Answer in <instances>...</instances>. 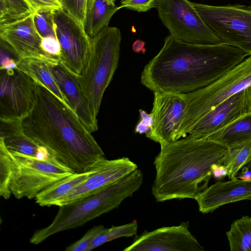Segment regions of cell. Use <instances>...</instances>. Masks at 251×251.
I'll return each instance as SVG.
<instances>
[{
	"mask_svg": "<svg viewBox=\"0 0 251 251\" xmlns=\"http://www.w3.org/2000/svg\"><path fill=\"white\" fill-rule=\"evenodd\" d=\"M0 139L10 151L46 158L52 155L24 132L20 120L0 119Z\"/></svg>",
	"mask_w": 251,
	"mask_h": 251,
	"instance_id": "d6986e66",
	"label": "cell"
},
{
	"mask_svg": "<svg viewBox=\"0 0 251 251\" xmlns=\"http://www.w3.org/2000/svg\"><path fill=\"white\" fill-rule=\"evenodd\" d=\"M51 73L68 104L88 131L98 129V120L80 87L76 76L60 62L50 64Z\"/></svg>",
	"mask_w": 251,
	"mask_h": 251,
	"instance_id": "e0dca14e",
	"label": "cell"
},
{
	"mask_svg": "<svg viewBox=\"0 0 251 251\" xmlns=\"http://www.w3.org/2000/svg\"><path fill=\"white\" fill-rule=\"evenodd\" d=\"M108 0H95L90 10L86 14L83 26L87 35L93 37L108 25L112 16L120 9Z\"/></svg>",
	"mask_w": 251,
	"mask_h": 251,
	"instance_id": "603a6c76",
	"label": "cell"
},
{
	"mask_svg": "<svg viewBox=\"0 0 251 251\" xmlns=\"http://www.w3.org/2000/svg\"><path fill=\"white\" fill-rule=\"evenodd\" d=\"M93 168L85 172L75 173L50 186L37 195L35 198L36 202L41 206L54 205L58 200L84 181L91 174Z\"/></svg>",
	"mask_w": 251,
	"mask_h": 251,
	"instance_id": "7402d4cb",
	"label": "cell"
},
{
	"mask_svg": "<svg viewBox=\"0 0 251 251\" xmlns=\"http://www.w3.org/2000/svg\"><path fill=\"white\" fill-rule=\"evenodd\" d=\"M21 122L28 136L75 173L90 170L105 157L75 112L36 82L33 108Z\"/></svg>",
	"mask_w": 251,
	"mask_h": 251,
	"instance_id": "7a4b0ae2",
	"label": "cell"
},
{
	"mask_svg": "<svg viewBox=\"0 0 251 251\" xmlns=\"http://www.w3.org/2000/svg\"><path fill=\"white\" fill-rule=\"evenodd\" d=\"M250 111L251 96L249 86L210 110L196 122L187 136L193 138H202Z\"/></svg>",
	"mask_w": 251,
	"mask_h": 251,
	"instance_id": "9a60e30c",
	"label": "cell"
},
{
	"mask_svg": "<svg viewBox=\"0 0 251 251\" xmlns=\"http://www.w3.org/2000/svg\"><path fill=\"white\" fill-rule=\"evenodd\" d=\"M12 175V163L9 150L0 139V196L8 199L12 195L10 184Z\"/></svg>",
	"mask_w": 251,
	"mask_h": 251,
	"instance_id": "83f0119b",
	"label": "cell"
},
{
	"mask_svg": "<svg viewBox=\"0 0 251 251\" xmlns=\"http://www.w3.org/2000/svg\"><path fill=\"white\" fill-rule=\"evenodd\" d=\"M244 167H245L246 168H247L251 171V158H250L249 162Z\"/></svg>",
	"mask_w": 251,
	"mask_h": 251,
	"instance_id": "ab89813d",
	"label": "cell"
},
{
	"mask_svg": "<svg viewBox=\"0 0 251 251\" xmlns=\"http://www.w3.org/2000/svg\"><path fill=\"white\" fill-rule=\"evenodd\" d=\"M105 228L103 225L93 227L88 230L80 239L67 247L65 250L66 251H88L93 240L102 232Z\"/></svg>",
	"mask_w": 251,
	"mask_h": 251,
	"instance_id": "f546056e",
	"label": "cell"
},
{
	"mask_svg": "<svg viewBox=\"0 0 251 251\" xmlns=\"http://www.w3.org/2000/svg\"><path fill=\"white\" fill-rule=\"evenodd\" d=\"M0 119L20 120L32 109L35 82L17 68L0 69Z\"/></svg>",
	"mask_w": 251,
	"mask_h": 251,
	"instance_id": "8fae6325",
	"label": "cell"
},
{
	"mask_svg": "<svg viewBox=\"0 0 251 251\" xmlns=\"http://www.w3.org/2000/svg\"><path fill=\"white\" fill-rule=\"evenodd\" d=\"M151 113L154 125L147 137L160 146L176 140L183 118L186 101L184 93L155 92Z\"/></svg>",
	"mask_w": 251,
	"mask_h": 251,
	"instance_id": "7c38bea8",
	"label": "cell"
},
{
	"mask_svg": "<svg viewBox=\"0 0 251 251\" xmlns=\"http://www.w3.org/2000/svg\"><path fill=\"white\" fill-rule=\"evenodd\" d=\"M35 12L42 9H56L62 8L59 0H26Z\"/></svg>",
	"mask_w": 251,
	"mask_h": 251,
	"instance_id": "836d02e7",
	"label": "cell"
},
{
	"mask_svg": "<svg viewBox=\"0 0 251 251\" xmlns=\"http://www.w3.org/2000/svg\"><path fill=\"white\" fill-rule=\"evenodd\" d=\"M225 147L228 150L251 143V111L222 128L202 138Z\"/></svg>",
	"mask_w": 251,
	"mask_h": 251,
	"instance_id": "ffe728a7",
	"label": "cell"
},
{
	"mask_svg": "<svg viewBox=\"0 0 251 251\" xmlns=\"http://www.w3.org/2000/svg\"><path fill=\"white\" fill-rule=\"evenodd\" d=\"M140 121L144 124L153 127L154 119L151 113H148L143 109H139Z\"/></svg>",
	"mask_w": 251,
	"mask_h": 251,
	"instance_id": "e575fe53",
	"label": "cell"
},
{
	"mask_svg": "<svg viewBox=\"0 0 251 251\" xmlns=\"http://www.w3.org/2000/svg\"><path fill=\"white\" fill-rule=\"evenodd\" d=\"M192 3L222 42L235 46L251 56V5L215 6Z\"/></svg>",
	"mask_w": 251,
	"mask_h": 251,
	"instance_id": "ba28073f",
	"label": "cell"
},
{
	"mask_svg": "<svg viewBox=\"0 0 251 251\" xmlns=\"http://www.w3.org/2000/svg\"><path fill=\"white\" fill-rule=\"evenodd\" d=\"M62 8L83 25L87 9V0H59Z\"/></svg>",
	"mask_w": 251,
	"mask_h": 251,
	"instance_id": "4dcf8cb0",
	"label": "cell"
},
{
	"mask_svg": "<svg viewBox=\"0 0 251 251\" xmlns=\"http://www.w3.org/2000/svg\"><path fill=\"white\" fill-rule=\"evenodd\" d=\"M87 62L77 81L95 116L99 112L104 93L116 71L119 59L121 34L108 25L90 38Z\"/></svg>",
	"mask_w": 251,
	"mask_h": 251,
	"instance_id": "5b68a950",
	"label": "cell"
},
{
	"mask_svg": "<svg viewBox=\"0 0 251 251\" xmlns=\"http://www.w3.org/2000/svg\"><path fill=\"white\" fill-rule=\"evenodd\" d=\"M251 85V56L210 84L184 93L186 106L176 140L186 137L193 126L210 110Z\"/></svg>",
	"mask_w": 251,
	"mask_h": 251,
	"instance_id": "8992f818",
	"label": "cell"
},
{
	"mask_svg": "<svg viewBox=\"0 0 251 251\" xmlns=\"http://www.w3.org/2000/svg\"><path fill=\"white\" fill-rule=\"evenodd\" d=\"M188 222L145 231L136 236L124 251H203L189 229Z\"/></svg>",
	"mask_w": 251,
	"mask_h": 251,
	"instance_id": "5bb4252c",
	"label": "cell"
},
{
	"mask_svg": "<svg viewBox=\"0 0 251 251\" xmlns=\"http://www.w3.org/2000/svg\"><path fill=\"white\" fill-rule=\"evenodd\" d=\"M250 89V92H251V85L249 86Z\"/></svg>",
	"mask_w": 251,
	"mask_h": 251,
	"instance_id": "b9f144b4",
	"label": "cell"
},
{
	"mask_svg": "<svg viewBox=\"0 0 251 251\" xmlns=\"http://www.w3.org/2000/svg\"><path fill=\"white\" fill-rule=\"evenodd\" d=\"M56 37L61 47L60 62L76 76L80 75L91 50L83 25L61 8L53 10Z\"/></svg>",
	"mask_w": 251,
	"mask_h": 251,
	"instance_id": "30bf717a",
	"label": "cell"
},
{
	"mask_svg": "<svg viewBox=\"0 0 251 251\" xmlns=\"http://www.w3.org/2000/svg\"><path fill=\"white\" fill-rule=\"evenodd\" d=\"M247 200H251V180H243L236 177L208 186L195 200L200 212L207 214L222 205Z\"/></svg>",
	"mask_w": 251,
	"mask_h": 251,
	"instance_id": "ac0fdd59",
	"label": "cell"
},
{
	"mask_svg": "<svg viewBox=\"0 0 251 251\" xmlns=\"http://www.w3.org/2000/svg\"><path fill=\"white\" fill-rule=\"evenodd\" d=\"M9 151L12 163L10 188L18 199L35 198L46 188L75 173L52 155L39 158Z\"/></svg>",
	"mask_w": 251,
	"mask_h": 251,
	"instance_id": "52a82bcc",
	"label": "cell"
},
{
	"mask_svg": "<svg viewBox=\"0 0 251 251\" xmlns=\"http://www.w3.org/2000/svg\"><path fill=\"white\" fill-rule=\"evenodd\" d=\"M230 251H251V217L234 221L226 233Z\"/></svg>",
	"mask_w": 251,
	"mask_h": 251,
	"instance_id": "cb8c5ba5",
	"label": "cell"
},
{
	"mask_svg": "<svg viewBox=\"0 0 251 251\" xmlns=\"http://www.w3.org/2000/svg\"><path fill=\"white\" fill-rule=\"evenodd\" d=\"M41 46L43 50L49 56L60 61L61 47L57 38H42Z\"/></svg>",
	"mask_w": 251,
	"mask_h": 251,
	"instance_id": "1f68e13d",
	"label": "cell"
},
{
	"mask_svg": "<svg viewBox=\"0 0 251 251\" xmlns=\"http://www.w3.org/2000/svg\"><path fill=\"white\" fill-rule=\"evenodd\" d=\"M145 43L141 40H137L135 41L132 46V49L133 51L136 53H140L142 52L145 53V50L144 48Z\"/></svg>",
	"mask_w": 251,
	"mask_h": 251,
	"instance_id": "8d00e7d4",
	"label": "cell"
},
{
	"mask_svg": "<svg viewBox=\"0 0 251 251\" xmlns=\"http://www.w3.org/2000/svg\"><path fill=\"white\" fill-rule=\"evenodd\" d=\"M248 54L225 43H186L170 34L145 66L142 85L155 92L187 93L210 84L241 63Z\"/></svg>",
	"mask_w": 251,
	"mask_h": 251,
	"instance_id": "6da1fadb",
	"label": "cell"
},
{
	"mask_svg": "<svg viewBox=\"0 0 251 251\" xmlns=\"http://www.w3.org/2000/svg\"><path fill=\"white\" fill-rule=\"evenodd\" d=\"M35 12L26 0H0V25L23 20Z\"/></svg>",
	"mask_w": 251,
	"mask_h": 251,
	"instance_id": "d4e9b609",
	"label": "cell"
},
{
	"mask_svg": "<svg viewBox=\"0 0 251 251\" xmlns=\"http://www.w3.org/2000/svg\"><path fill=\"white\" fill-rule=\"evenodd\" d=\"M251 158V143L247 145L228 150L223 164L228 170V177H236L239 171L246 165Z\"/></svg>",
	"mask_w": 251,
	"mask_h": 251,
	"instance_id": "4316f807",
	"label": "cell"
},
{
	"mask_svg": "<svg viewBox=\"0 0 251 251\" xmlns=\"http://www.w3.org/2000/svg\"><path fill=\"white\" fill-rule=\"evenodd\" d=\"M55 62L33 58L20 59L17 62V68L30 77L35 82L48 89L70 107L51 71L50 64Z\"/></svg>",
	"mask_w": 251,
	"mask_h": 251,
	"instance_id": "44dd1931",
	"label": "cell"
},
{
	"mask_svg": "<svg viewBox=\"0 0 251 251\" xmlns=\"http://www.w3.org/2000/svg\"><path fill=\"white\" fill-rule=\"evenodd\" d=\"M227 151L214 142L188 136L160 146L153 162L152 195L157 202L195 200L208 186L212 166L223 164Z\"/></svg>",
	"mask_w": 251,
	"mask_h": 251,
	"instance_id": "3957f363",
	"label": "cell"
},
{
	"mask_svg": "<svg viewBox=\"0 0 251 251\" xmlns=\"http://www.w3.org/2000/svg\"><path fill=\"white\" fill-rule=\"evenodd\" d=\"M94 1L95 0H87L86 12L90 10L94 3Z\"/></svg>",
	"mask_w": 251,
	"mask_h": 251,
	"instance_id": "f35d334b",
	"label": "cell"
},
{
	"mask_svg": "<svg viewBox=\"0 0 251 251\" xmlns=\"http://www.w3.org/2000/svg\"><path fill=\"white\" fill-rule=\"evenodd\" d=\"M137 169V165L128 157L107 159L104 157L95 164L91 174L84 181L58 200L54 205L70 204L93 195Z\"/></svg>",
	"mask_w": 251,
	"mask_h": 251,
	"instance_id": "4fadbf2b",
	"label": "cell"
},
{
	"mask_svg": "<svg viewBox=\"0 0 251 251\" xmlns=\"http://www.w3.org/2000/svg\"><path fill=\"white\" fill-rule=\"evenodd\" d=\"M236 177L241 180H251V171L245 167H243L241 169V172L238 174Z\"/></svg>",
	"mask_w": 251,
	"mask_h": 251,
	"instance_id": "d590c367",
	"label": "cell"
},
{
	"mask_svg": "<svg viewBox=\"0 0 251 251\" xmlns=\"http://www.w3.org/2000/svg\"><path fill=\"white\" fill-rule=\"evenodd\" d=\"M138 225L136 221L119 226L106 227L104 230L97 236L90 245L88 251L105 243L121 237H128L136 235Z\"/></svg>",
	"mask_w": 251,
	"mask_h": 251,
	"instance_id": "484cf974",
	"label": "cell"
},
{
	"mask_svg": "<svg viewBox=\"0 0 251 251\" xmlns=\"http://www.w3.org/2000/svg\"><path fill=\"white\" fill-rule=\"evenodd\" d=\"M156 0H121L123 8L138 12H146L155 7Z\"/></svg>",
	"mask_w": 251,
	"mask_h": 251,
	"instance_id": "d6a6232c",
	"label": "cell"
},
{
	"mask_svg": "<svg viewBox=\"0 0 251 251\" xmlns=\"http://www.w3.org/2000/svg\"><path fill=\"white\" fill-rule=\"evenodd\" d=\"M54 9H42L33 15L36 29L42 38H56L53 16Z\"/></svg>",
	"mask_w": 251,
	"mask_h": 251,
	"instance_id": "f1b7e54d",
	"label": "cell"
},
{
	"mask_svg": "<svg viewBox=\"0 0 251 251\" xmlns=\"http://www.w3.org/2000/svg\"><path fill=\"white\" fill-rule=\"evenodd\" d=\"M33 15L0 25L1 40L8 45L20 59L33 58L53 62L59 61L51 58L42 49V38L35 26Z\"/></svg>",
	"mask_w": 251,
	"mask_h": 251,
	"instance_id": "2e32d148",
	"label": "cell"
},
{
	"mask_svg": "<svg viewBox=\"0 0 251 251\" xmlns=\"http://www.w3.org/2000/svg\"><path fill=\"white\" fill-rule=\"evenodd\" d=\"M219 171L221 179L228 176V170L226 166L223 164H221L219 166Z\"/></svg>",
	"mask_w": 251,
	"mask_h": 251,
	"instance_id": "74e56055",
	"label": "cell"
},
{
	"mask_svg": "<svg viewBox=\"0 0 251 251\" xmlns=\"http://www.w3.org/2000/svg\"><path fill=\"white\" fill-rule=\"evenodd\" d=\"M143 180V174L138 168L93 195L59 206L52 222L35 231L30 239V243L39 244L55 234L81 226L119 207L125 199L140 189Z\"/></svg>",
	"mask_w": 251,
	"mask_h": 251,
	"instance_id": "277c9868",
	"label": "cell"
},
{
	"mask_svg": "<svg viewBox=\"0 0 251 251\" xmlns=\"http://www.w3.org/2000/svg\"><path fill=\"white\" fill-rule=\"evenodd\" d=\"M158 16L170 34L181 41L194 44L223 43L207 25L188 0H156Z\"/></svg>",
	"mask_w": 251,
	"mask_h": 251,
	"instance_id": "9c48e42d",
	"label": "cell"
},
{
	"mask_svg": "<svg viewBox=\"0 0 251 251\" xmlns=\"http://www.w3.org/2000/svg\"><path fill=\"white\" fill-rule=\"evenodd\" d=\"M116 0H108V1L112 4H115Z\"/></svg>",
	"mask_w": 251,
	"mask_h": 251,
	"instance_id": "60d3db41",
	"label": "cell"
}]
</instances>
